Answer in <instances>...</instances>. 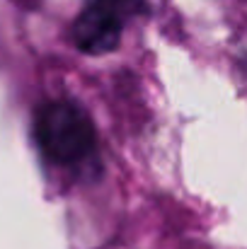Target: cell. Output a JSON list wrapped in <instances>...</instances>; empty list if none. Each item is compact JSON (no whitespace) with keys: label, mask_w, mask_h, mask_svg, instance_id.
Wrapping results in <instances>:
<instances>
[{"label":"cell","mask_w":247,"mask_h":249,"mask_svg":"<svg viewBox=\"0 0 247 249\" xmlns=\"http://www.w3.org/2000/svg\"><path fill=\"white\" fill-rule=\"evenodd\" d=\"M34 141L51 165L90 174L99 165L97 133L76 102H46L34 116Z\"/></svg>","instance_id":"obj_1"},{"label":"cell","mask_w":247,"mask_h":249,"mask_svg":"<svg viewBox=\"0 0 247 249\" xmlns=\"http://www.w3.org/2000/svg\"><path fill=\"white\" fill-rule=\"evenodd\" d=\"M121 32H124V19H119L116 15H112L107 10L87 5L73 19L71 39H73L76 49L82 53L102 56L119 46Z\"/></svg>","instance_id":"obj_2"},{"label":"cell","mask_w":247,"mask_h":249,"mask_svg":"<svg viewBox=\"0 0 247 249\" xmlns=\"http://www.w3.org/2000/svg\"><path fill=\"white\" fill-rule=\"evenodd\" d=\"M87 5L107 10L112 15H116L119 19H131L133 15H138L146 7V0H87Z\"/></svg>","instance_id":"obj_3"}]
</instances>
